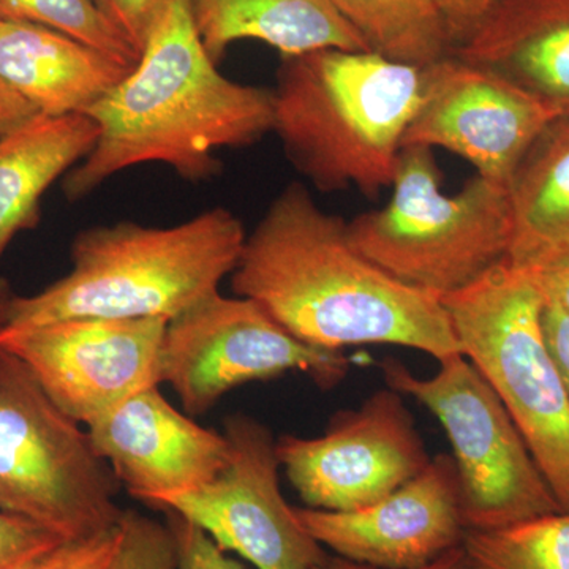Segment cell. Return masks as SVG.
<instances>
[{"instance_id": "cell-35", "label": "cell", "mask_w": 569, "mask_h": 569, "mask_svg": "<svg viewBox=\"0 0 569 569\" xmlns=\"http://www.w3.org/2000/svg\"><path fill=\"white\" fill-rule=\"evenodd\" d=\"M47 557H44V559H47ZM44 559H41L40 561H37V563L31 565V567H28V568H24V569H37V568L40 567L41 561H43Z\"/></svg>"}, {"instance_id": "cell-27", "label": "cell", "mask_w": 569, "mask_h": 569, "mask_svg": "<svg viewBox=\"0 0 569 569\" xmlns=\"http://www.w3.org/2000/svg\"><path fill=\"white\" fill-rule=\"evenodd\" d=\"M114 31L140 56L167 0H92Z\"/></svg>"}, {"instance_id": "cell-3", "label": "cell", "mask_w": 569, "mask_h": 569, "mask_svg": "<svg viewBox=\"0 0 569 569\" xmlns=\"http://www.w3.org/2000/svg\"><path fill=\"white\" fill-rule=\"evenodd\" d=\"M247 233L230 209L173 227L134 222L88 228L71 244V269L32 296L10 299L0 326L71 320H164L189 310L231 276Z\"/></svg>"}, {"instance_id": "cell-34", "label": "cell", "mask_w": 569, "mask_h": 569, "mask_svg": "<svg viewBox=\"0 0 569 569\" xmlns=\"http://www.w3.org/2000/svg\"><path fill=\"white\" fill-rule=\"evenodd\" d=\"M11 298H13V296L10 293L9 283L0 279V318H2L3 312H6Z\"/></svg>"}, {"instance_id": "cell-15", "label": "cell", "mask_w": 569, "mask_h": 569, "mask_svg": "<svg viewBox=\"0 0 569 569\" xmlns=\"http://www.w3.org/2000/svg\"><path fill=\"white\" fill-rule=\"evenodd\" d=\"M159 387L129 397L86 426L119 486L153 509L208 485L231 452L223 432L179 411Z\"/></svg>"}, {"instance_id": "cell-21", "label": "cell", "mask_w": 569, "mask_h": 569, "mask_svg": "<svg viewBox=\"0 0 569 569\" xmlns=\"http://www.w3.org/2000/svg\"><path fill=\"white\" fill-rule=\"evenodd\" d=\"M367 50L406 66H432L451 54L438 0H331Z\"/></svg>"}, {"instance_id": "cell-26", "label": "cell", "mask_w": 569, "mask_h": 569, "mask_svg": "<svg viewBox=\"0 0 569 569\" xmlns=\"http://www.w3.org/2000/svg\"><path fill=\"white\" fill-rule=\"evenodd\" d=\"M168 527L173 533L176 546V569H244L239 561L227 556L204 530L190 520L164 512Z\"/></svg>"}, {"instance_id": "cell-29", "label": "cell", "mask_w": 569, "mask_h": 569, "mask_svg": "<svg viewBox=\"0 0 569 569\" xmlns=\"http://www.w3.org/2000/svg\"><path fill=\"white\" fill-rule=\"evenodd\" d=\"M542 332L550 358L569 397V313L548 296L542 310Z\"/></svg>"}, {"instance_id": "cell-11", "label": "cell", "mask_w": 569, "mask_h": 569, "mask_svg": "<svg viewBox=\"0 0 569 569\" xmlns=\"http://www.w3.org/2000/svg\"><path fill=\"white\" fill-rule=\"evenodd\" d=\"M277 456L306 508L355 511L418 477L430 458L402 395L380 389L340 411L323 436H283Z\"/></svg>"}, {"instance_id": "cell-4", "label": "cell", "mask_w": 569, "mask_h": 569, "mask_svg": "<svg viewBox=\"0 0 569 569\" xmlns=\"http://www.w3.org/2000/svg\"><path fill=\"white\" fill-rule=\"evenodd\" d=\"M422 86L425 69L372 51L282 56L272 132L296 170L321 192L356 187L377 197L391 187Z\"/></svg>"}, {"instance_id": "cell-2", "label": "cell", "mask_w": 569, "mask_h": 569, "mask_svg": "<svg viewBox=\"0 0 569 569\" xmlns=\"http://www.w3.org/2000/svg\"><path fill=\"white\" fill-rule=\"evenodd\" d=\"M217 66L189 0H167L133 69L88 112L99 138L63 179L66 197L80 201L112 176L146 163L208 181L222 168L217 151L247 148L271 133L272 89L230 80Z\"/></svg>"}, {"instance_id": "cell-17", "label": "cell", "mask_w": 569, "mask_h": 569, "mask_svg": "<svg viewBox=\"0 0 569 569\" xmlns=\"http://www.w3.org/2000/svg\"><path fill=\"white\" fill-rule=\"evenodd\" d=\"M133 67L54 29L0 20V80L39 114H88Z\"/></svg>"}, {"instance_id": "cell-7", "label": "cell", "mask_w": 569, "mask_h": 569, "mask_svg": "<svg viewBox=\"0 0 569 569\" xmlns=\"http://www.w3.org/2000/svg\"><path fill=\"white\" fill-rule=\"evenodd\" d=\"M119 488L88 429L0 350V509L77 541L119 526Z\"/></svg>"}, {"instance_id": "cell-30", "label": "cell", "mask_w": 569, "mask_h": 569, "mask_svg": "<svg viewBox=\"0 0 569 569\" xmlns=\"http://www.w3.org/2000/svg\"><path fill=\"white\" fill-rule=\"evenodd\" d=\"M496 2L497 0H438L452 50L473 32Z\"/></svg>"}, {"instance_id": "cell-5", "label": "cell", "mask_w": 569, "mask_h": 569, "mask_svg": "<svg viewBox=\"0 0 569 569\" xmlns=\"http://www.w3.org/2000/svg\"><path fill=\"white\" fill-rule=\"evenodd\" d=\"M391 190L383 208L348 222V236L359 253L400 282L443 298L507 260L508 187L475 174L458 193H445L433 149L406 146Z\"/></svg>"}, {"instance_id": "cell-28", "label": "cell", "mask_w": 569, "mask_h": 569, "mask_svg": "<svg viewBox=\"0 0 569 569\" xmlns=\"http://www.w3.org/2000/svg\"><path fill=\"white\" fill-rule=\"evenodd\" d=\"M121 529L102 531L93 537L63 542L37 569H108L118 549Z\"/></svg>"}, {"instance_id": "cell-25", "label": "cell", "mask_w": 569, "mask_h": 569, "mask_svg": "<svg viewBox=\"0 0 569 569\" xmlns=\"http://www.w3.org/2000/svg\"><path fill=\"white\" fill-rule=\"evenodd\" d=\"M62 538L0 509V569H24L50 556L63 545Z\"/></svg>"}, {"instance_id": "cell-18", "label": "cell", "mask_w": 569, "mask_h": 569, "mask_svg": "<svg viewBox=\"0 0 569 569\" xmlns=\"http://www.w3.org/2000/svg\"><path fill=\"white\" fill-rule=\"evenodd\" d=\"M193 24L213 62L241 40H258L280 56L337 48L369 51L331 0H189Z\"/></svg>"}, {"instance_id": "cell-14", "label": "cell", "mask_w": 569, "mask_h": 569, "mask_svg": "<svg viewBox=\"0 0 569 569\" xmlns=\"http://www.w3.org/2000/svg\"><path fill=\"white\" fill-rule=\"evenodd\" d=\"M306 530L337 557L381 569H411L462 546L467 533L458 470L451 456L388 497L355 511L295 507Z\"/></svg>"}, {"instance_id": "cell-20", "label": "cell", "mask_w": 569, "mask_h": 569, "mask_svg": "<svg viewBox=\"0 0 569 569\" xmlns=\"http://www.w3.org/2000/svg\"><path fill=\"white\" fill-rule=\"evenodd\" d=\"M509 194V263L541 271L569 252V116L550 122L531 146Z\"/></svg>"}, {"instance_id": "cell-24", "label": "cell", "mask_w": 569, "mask_h": 569, "mask_svg": "<svg viewBox=\"0 0 569 569\" xmlns=\"http://www.w3.org/2000/svg\"><path fill=\"white\" fill-rule=\"evenodd\" d=\"M121 538L108 569H176V546L168 523L123 511Z\"/></svg>"}, {"instance_id": "cell-19", "label": "cell", "mask_w": 569, "mask_h": 569, "mask_svg": "<svg viewBox=\"0 0 569 569\" xmlns=\"http://www.w3.org/2000/svg\"><path fill=\"white\" fill-rule=\"evenodd\" d=\"M97 138L88 114H37L0 138V258L21 231L36 227L43 194L89 156Z\"/></svg>"}, {"instance_id": "cell-12", "label": "cell", "mask_w": 569, "mask_h": 569, "mask_svg": "<svg viewBox=\"0 0 569 569\" xmlns=\"http://www.w3.org/2000/svg\"><path fill=\"white\" fill-rule=\"evenodd\" d=\"M164 320L71 318L0 326V350L28 367L52 402L82 426L160 385Z\"/></svg>"}, {"instance_id": "cell-13", "label": "cell", "mask_w": 569, "mask_h": 569, "mask_svg": "<svg viewBox=\"0 0 569 569\" xmlns=\"http://www.w3.org/2000/svg\"><path fill=\"white\" fill-rule=\"evenodd\" d=\"M556 119L511 81L449 54L426 67L421 103L402 148L447 149L481 178L509 189L531 146Z\"/></svg>"}, {"instance_id": "cell-32", "label": "cell", "mask_w": 569, "mask_h": 569, "mask_svg": "<svg viewBox=\"0 0 569 569\" xmlns=\"http://www.w3.org/2000/svg\"><path fill=\"white\" fill-rule=\"evenodd\" d=\"M537 272L545 295L569 313V252Z\"/></svg>"}, {"instance_id": "cell-22", "label": "cell", "mask_w": 569, "mask_h": 569, "mask_svg": "<svg viewBox=\"0 0 569 569\" xmlns=\"http://www.w3.org/2000/svg\"><path fill=\"white\" fill-rule=\"evenodd\" d=\"M471 569H569V511L497 530H467Z\"/></svg>"}, {"instance_id": "cell-16", "label": "cell", "mask_w": 569, "mask_h": 569, "mask_svg": "<svg viewBox=\"0 0 569 569\" xmlns=\"http://www.w3.org/2000/svg\"><path fill=\"white\" fill-rule=\"evenodd\" d=\"M451 54L569 116V0H497Z\"/></svg>"}, {"instance_id": "cell-8", "label": "cell", "mask_w": 569, "mask_h": 569, "mask_svg": "<svg viewBox=\"0 0 569 569\" xmlns=\"http://www.w3.org/2000/svg\"><path fill=\"white\" fill-rule=\"evenodd\" d=\"M432 377L381 362L387 387L436 415L452 448L467 530H497L563 511L522 433L488 381L462 355Z\"/></svg>"}, {"instance_id": "cell-33", "label": "cell", "mask_w": 569, "mask_h": 569, "mask_svg": "<svg viewBox=\"0 0 569 569\" xmlns=\"http://www.w3.org/2000/svg\"><path fill=\"white\" fill-rule=\"evenodd\" d=\"M313 569H381L369 567V565L355 563V561L342 559V557H328L323 563L318 565ZM411 569H471L470 561L467 559L466 550L462 546L449 550L443 556L438 557L437 560L430 561L425 567Z\"/></svg>"}, {"instance_id": "cell-1", "label": "cell", "mask_w": 569, "mask_h": 569, "mask_svg": "<svg viewBox=\"0 0 569 569\" xmlns=\"http://www.w3.org/2000/svg\"><path fill=\"white\" fill-rule=\"evenodd\" d=\"M231 288L307 346H399L438 362L462 355L440 296L367 260L351 244L348 222L299 182L277 194L247 236Z\"/></svg>"}, {"instance_id": "cell-31", "label": "cell", "mask_w": 569, "mask_h": 569, "mask_svg": "<svg viewBox=\"0 0 569 569\" xmlns=\"http://www.w3.org/2000/svg\"><path fill=\"white\" fill-rule=\"evenodd\" d=\"M39 114L24 97L0 80V138L20 129Z\"/></svg>"}, {"instance_id": "cell-6", "label": "cell", "mask_w": 569, "mask_h": 569, "mask_svg": "<svg viewBox=\"0 0 569 569\" xmlns=\"http://www.w3.org/2000/svg\"><path fill=\"white\" fill-rule=\"evenodd\" d=\"M460 353L500 397L563 511H569V397L542 332L538 272L507 260L443 296Z\"/></svg>"}, {"instance_id": "cell-23", "label": "cell", "mask_w": 569, "mask_h": 569, "mask_svg": "<svg viewBox=\"0 0 569 569\" xmlns=\"http://www.w3.org/2000/svg\"><path fill=\"white\" fill-rule=\"evenodd\" d=\"M0 20L44 26L121 61H138L137 52L108 24L92 0H0Z\"/></svg>"}, {"instance_id": "cell-9", "label": "cell", "mask_w": 569, "mask_h": 569, "mask_svg": "<svg viewBox=\"0 0 569 569\" xmlns=\"http://www.w3.org/2000/svg\"><path fill=\"white\" fill-rule=\"evenodd\" d=\"M348 369L340 351L307 346L252 299L220 291L168 321L160 353V385L173 389L192 418L242 385L296 370L329 389Z\"/></svg>"}, {"instance_id": "cell-10", "label": "cell", "mask_w": 569, "mask_h": 569, "mask_svg": "<svg viewBox=\"0 0 569 569\" xmlns=\"http://www.w3.org/2000/svg\"><path fill=\"white\" fill-rule=\"evenodd\" d=\"M230 460L208 485L160 505L204 530L224 552L257 569H313L328 559L280 490L277 440L254 418L223 422Z\"/></svg>"}]
</instances>
